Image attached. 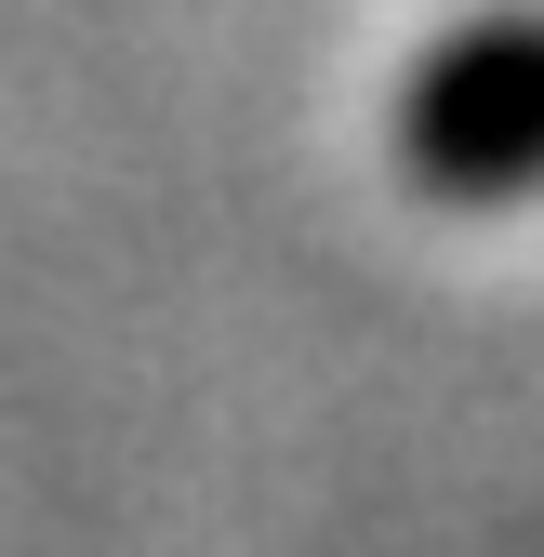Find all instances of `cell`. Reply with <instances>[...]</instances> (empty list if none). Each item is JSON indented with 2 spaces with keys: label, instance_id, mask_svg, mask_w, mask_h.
Masks as SVG:
<instances>
[{
  "label": "cell",
  "instance_id": "6da1fadb",
  "mask_svg": "<svg viewBox=\"0 0 544 557\" xmlns=\"http://www.w3.org/2000/svg\"><path fill=\"white\" fill-rule=\"evenodd\" d=\"M385 147H398V173L425 199H452V213L531 199L544 186V14H479L438 53H412Z\"/></svg>",
  "mask_w": 544,
  "mask_h": 557
}]
</instances>
